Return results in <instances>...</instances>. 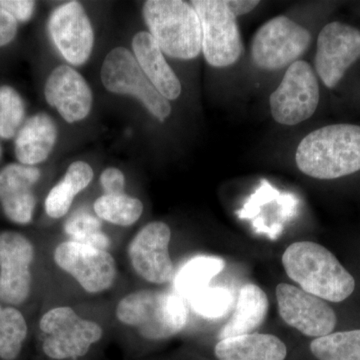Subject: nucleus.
Here are the masks:
<instances>
[{"instance_id":"nucleus-16","label":"nucleus","mask_w":360,"mask_h":360,"mask_svg":"<svg viewBox=\"0 0 360 360\" xmlns=\"http://www.w3.org/2000/svg\"><path fill=\"white\" fill-rule=\"evenodd\" d=\"M44 96L47 103L68 123L87 117L94 101L86 80L68 65H59L52 70L45 84Z\"/></svg>"},{"instance_id":"nucleus-15","label":"nucleus","mask_w":360,"mask_h":360,"mask_svg":"<svg viewBox=\"0 0 360 360\" xmlns=\"http://www.w3.org/2000/svg\"><path fill=\"white\" fill-rule=\"evenodd\" d=\"M49 33L59 53L70 65H82L89 60L94 49V30L79 2L56 7L49 18Z\"/></svg>"},{"instance_id":"nucleus-18","label":"nucleus","mask_w":360,"mask_h":360,"mask_svg":"<svg viewBox=\"0 0 360 360\" xmlns=\"http://www.w3.org/2000/svg\"><path fill=\"white\" fill-rule=\"evenodd\" d=\"M132 49L144 75L161 96L168 101L179 98L181 84L150 33L141 32L135 34Z\"/></svg>"},{"instance_id":"nucleus-3","label":"nucleus","mask_w":360,"mask_h":360,"mask_svg":"<svg viewBox=\"0 0 360 360\" xmlns=\"http://www.w3.org/2000/svg\"><path fill=\"white\" fill-rule=\"evenodd\" d=\"M118 321L135 328L144 340L161 341L179 335L186 326L187 309L175 293L155 290L134 291L120 300Z\"/></svg>"},{"instance_id":"nucleus-6","label":"nucleus","mask_w":360,"mask_h":360,"mask_svg":"<svg viewBox=\"0 0 360 360\" xmlns=\"http://www.w3.org/2000/svg\"><path fill=\"white\" fill-rule=\"evenodd\" d=\"M201 26V51L213 68H227L243 53L238 18L221 0H193Z\"/></svg>"},{"instance_id":"nucleus-19","label":"nucleus","mask_w":360,"mask_h":360,"mask_svg":"<svg viewBox=\"0 0 360 360\" xmlns=\"http://www.w3.org/2000/svg\"><path fill=\"white\" fill-rule=\"evenodd\" d=\"M58 129L51 116L37 113L23 123L15 137L14 153L20 165L34 167L44 162L56 143Z\"/></svg>"},{"instance_id":"nucleus-21","label":"nucleus","mask_w":360,"mask_h":360,"mask_svg":"<svg viewBox=\"0 0 360 360\" xmlns=\"http://www.w3.org/2000/svg\"><path fill=\"white\" fill-rule=\"evenodd\" d=\"M269 309V298L264 291L255 284H245L239 290L233 314L220 329L219 340L252 333L264 323Z\"/></svg>"},{"instance_id":"nucleus-22","label":"nucleus","mask_w":360,"mask_h":360,"mask_svg":"<svg viewBox=\"0 0 360 360\" xmlns=\"http://www.w3.org/2000/svg\"><path fill=\"white\" fill-rule=\"evenodd\" d=\"M94 179V169L84 161L71 163L63 179L52 187L45 198L44 207L51 219H60L70 210L75 196Z\"/></svg>"},{"instance_id":"nucleus-4","label":"nucleus","mask_w":360,"mask_h":360,"mask_svg":"<svg viewBox=\"0 0 360 360\" xmlns=\"http://www.w3.org/2000/svg\"><path fill=\"white\" fill-rule=\"evenodd\" d=\"M142 14L163 53L182 60L200 56L201 26L191 4L181 0H148Z\"/></svg>"},{"instance_id":"nucleus-24","label":"nucleus","mask_w":360,"mask_h":360,"mask_svg":"<svg viewBox=\"0 0 360 360\" xmlns=\"http://www.w3.org/2000/svg\"><path fill=\"white\" fill-rule=\"evenodd\" d=\"M310 352L317 360H360V329L315 338Z\"/></svg>"},{"instance_id":"nucleus-7","label":"nucleus","mask_w":360,"mask_h":360,"mask_svg":"<svg viewBox=\"0 0 360 360\" xmlns=\"http://www.w3.org/2000/svg\"><path fill=\"white\" fill-rule=\"evenodd\" d=\"M310 44L311 34L307 28L286 16H276L253 37L251 58L260 70H281L302 58Z\"/></svg>"},{"instance_id":"nucleus-20","label":"nucleus","mask_w":360,"mask_h":360,"mask_svg":"<svg viewBox=\"0 0 360 360\" xmlns=\"http://www.w3.org/2000/svg\"><path fill=\"white\" fill-rule=\"evenodd\" d=\"M214 355L219 360H285L288 347L276 335L250 333L219 340Z\"/></svg>"},{"instance_id":"nucleus-27","label":"nucleus","mask_w":360,"mask_h":360,"mask_svg":"<svg viewBox=\"0 0 360 360\" xmlns=\"http://www.w3.org/2000/svg\"><path fill=\"white\" fill-rule=\"evenodd\" d=\"M101 219L89 212L80 210L73 213L68 219L65 231L71 241L108 250L110 246V239L101 231Z\"/></svg>"},{"instance_id":"nucleus-26","label":"nucleus","mask_w":360,"mask_h":360,"mask_svg":"<svg viewBox=\"0 0 360 360\" xmlns=\"http://www.w3.org/2000/svg\"><path fill=\"white\" fill-rule=\"evenodd\" d=\"M27 333V323L20 310L0 304V360H18Z\"/></svg>"},{"instance_id":"nucleus-32","label":"nucleus","mask_w":360,"mask_h":360,"mask_svg":"<svg viewBox=\"0 0 360 360\" xmlns=\"http://www.w3.org/2000/svg\"><path fill=\"white\" fill-rule=\"evenodd\" d=\"M18 34V21L0 9V47L11 44Z\"/></svg>"},{"instance_id":"nucleus-5","label":"nucleus","mask_w":360,"mask_h":360,"mask_svg":"<svg viewBox=\"0 0 360 360\" xmlns=\"http://www.w3.org/2000/svg\"><path fill=\"white\" fill-rule=\"evenodd\" d=\"M41 350L51 360H80L90 354L103 336L96 322L84 319L71 307H54L41 317Z\"/></svg>"},{"instance_id":"nucleus-9","label":"nucleus","mask_w":360,"mask_h":360,"mask_svg":"<svg viewBox=\"0 0 360 360\" xmlns=\"http://www.w3.org/2000/svg\"><path fill=\"white\" fill-rule=\"evenodd\" d=\"M321 91L314 68L304 60L288 66L278 87L270 96V111L277 123L296 125L314 115Z\"/></svg>"},{"instance_id":"nucleus-23","label":"nucleus","mask_w":360,"mask_h":360,"mask_svg":"<svg viewBox=\"0 0 360 360\" xmlns=\"http://www.w3.org/2000/svg\"><path fill=\"white\" fill-rule=\"evenodd\" d=\"M220 258L200 257L187 262L175 276V288L180 295L191 296L205 290L210 281L224 267Z\"/></svg>"},{"instance_id":"nucleus-25","label":"nucleus","mask_w":360,"mask_h":360,"mask_svg":"<svg viewBox=\"0 0 360 360\" xmlns=\"http://www.w3.org/2000/svg\"><path fill=\"white\" fill-rule=\"evenodd\" d=\"M94 207L98 219L120 226L134 224L143 212L141 201L125 193L103 194Z\"/></svg>"},{"instance_id":"nucleus-29","label":"nucleus","mask_w":360,"mask_h":360,"mask_svg":"<svg viewBox=\"0 0 360 360\" xmlns=\"http://www.w3.org/2000/svg\"><path fill=\"white\" fill-rule=\"evenodd\" d=\"M194 310L206 319H217L229 309L231 297L221 288H205L191 296Z\"/></svg>"},{"instance_id":"nucleus-28","label":"nucleus","mask_w":360,"mask_h":360,"mask_svg":"<svg viewBox=\"0 0 360 360\" xmlns=\"http://www.w3.org/2000/svg\"><path fill=\"white\" fill-rule=\"evenodd\" d=\"M25 117V101L20 94L8 85L0 86V139L16 136Z\"/></svg>"},{"instance_id":"nucleus-33","label":"nucleus","mask_w":360,"mask_h":360,"mask_svg":"<svg viewBox=\"0 0 360 360\" xmlns=\"http://www.w3.org/2000/svg\"><path fill=\"white\" fill-rule=\"evenodd\" d=\"M226 4L233 15L238 18V16L245 15V14L252 11L259 4V1H255V0H229V1H226Z\"/></svg>"},{"instance_id":"nucleus-13","label":"nucleus","mask_w":360,"mask_h":360,"mask_svg":"<svg viewBox=\"0 0 360 360\" xmlns=\"http://www.w3.org/2000/svg\"><path fill=\"white\" fill-rule=\"evenodd\" d=\"M33 259L30 239L18 232L0 234V302L9 305L26 302L32 291Z\"/></svg>"},{"instance_id":"nucleus-17","label":"nucleus","mask_w":360,"mask_h":360,"mask_svg":"<svg viewBox=\"0 0 360 360\" xmlns=\"http://www.w3.org/2000/svg\"><path fill=\"white\" fill-rule=\"evenodd\" d=\"M40 175L39 168L16 163L0 170V203L7 219L14 224L32 222L37 206L33 186Z\"/></svg>"},{"instance_id":"nucleus-2","label":"nucleus","mask_w":360,"mask_h":360,"mask_svg":"<svg viewBox=\"0 0 360 360\" xmlns=\"http://www.w3.org/2000/svg\"><path fill=\"white\" fill-rule=\"evenodd\" d=\"M286 274L302 290L331 302H341L354 293V277L328 248L311 241L288 246L283 255Z\"/></svg>"},{"instance_id":"nucleus-8","label":"nucleus","mask_w":360,"mask_h":360,"mask_svg":"<svg viewBox=\"0 0 360 360\" xmlns=\"http://www.w3.org/2000/svg\"><path fill=\"white\" fill-rule=\"evenodd\" d=\"M101 77L108 91L136 97L160 122L172 113L169 101L149 82L134 54L124 47H116L106 56Z\"/></svg>"},{"instance_id":"nucleus-14","label":"nucleus","mask_w":360,"mask_h":360,"mask_svg":"<svg viewBox=\"0 0 360 360\" xmlns=\"http://www.w3.org/2000/svg\"><path fill=\"white\" fill-rule=\"evenodd\" d=\"M170 238L169 226L162 221L150 222L137 232L127 250L130 264L137 276L155 284L167 283L174 278Z\"/></svg>"},{"instance_id":"nucleus-30","label":"nucleus","mask_w":360,"mask_h":360,"mask_svg":"<svg viewBox=\"0 0 360 360\" xmlns=\"http://www.w3.org/2000/svg\"><path fill=\"white\" fill-rule=\"evenodd\" d=\"M0 9L11 14L16 21L26 22L32 18L35 2L30 0H0Z\"/></svg>"},{"instance_id":"nucleus-31","label":"nucleus","mask_w":360,"mask_h":360,"mask_svg":"<svg viewBox=\"0 0 360 360\" xmlns=\"http://www.w3.org/2000/svg\"><path fill=\"white\" fill-rule=\"evenodd\" d=\"M99 180L104 191L103 194L124 193L125 177L122 170L118 168H106Z\"/></svg>"},{"instance_id":"nucleus-11","label":"nucleus","mask_w":360,"mask_h":360,"mask_svg":"<svg viewBox=\"0 0 360 360\" xmlns=\"http://www.w3.org/2000/svg\"><path fill=\"white\" fill-rule=\"evenodd\" d=\"M360 58V30L345 23H328L317 37L315 70L328 89H335Z\"/></svg>"},{"instance_id":"nucleus-34","label":"nucleus","mask_w":360,"mask_h":360,"mask_svg":"<svg viewBox=\"0 0 360 360\" xmlns=\"http://www.w3.org/2000/svg\"><path fill=\"white\" fill-rule=\"evenodd\" d=\"M1 155H2V149H1V146H0V158H1Z\"/></svg>"},{"instance_id":"nucleus-12","label":"nucleus","mask_w":360,"mask_h":360,"mask_svg":"<svg viewBox=\"0 0 360 360\" xmlns=\"http://www.w3.org/2000/svg\"><path fill=\"white\" fill-rule=\"evenodd\" d=\"M276 300L281 319L303 335L317 338L335 330V310L321 298L291 284L281 283L276 288Z\"/></svg>"},{"instance_id":"nucleus-1","label":"nucleus","mask_w":360,"mask_h":360,"mask_svg":"<svg viewBox=\"0 0 360 360\" xmlns=\"http://www.w3.org/2000/svg\"><path fill=\"white\" fill-rule=\"evenodd\" d=\"M298 169L316 179H336L360 170V127L331 124L307 134L295 153Z\"/></svg>"},{"instance_id":"nucleus-10","label":"nucleus","mask_w":360,"mask_h":360,"mask_svg":"<svg viewBox=\"0 0 360 360\" xmlns=\"http://www.w3.org/2000/svg\"><path fill=\"white\" fill-rule=\"evenodd\" d=\"M53 258L58 267L92 295L103 292L115 283L117 269L108 250L68 240L56 248Z\"/></svg>"}]
</instances>
